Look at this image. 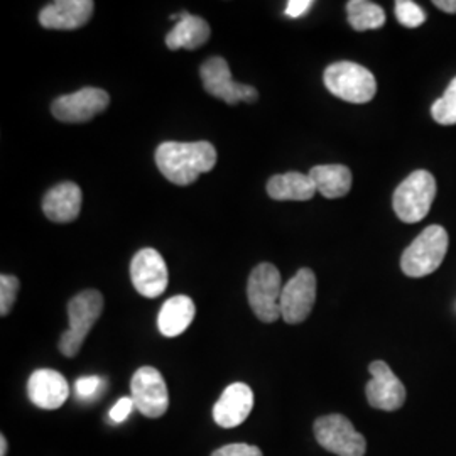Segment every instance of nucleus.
Returning <instances> with one entry per match:
<instances>
[{
  "label": "nucleus",
  "mask_w": 456,
  "mask_h": 456,
  "mask_svg": "<svg viewBox=\"0 0 456 456\" xmlns=\"http://www.w3.org/2000/svg\"><path fill=\"white\" fill-rule=\"evenodd\" d=\"M433 118L441 126H455L456 124V78L448 85L443 97L438 98L431 107Z\"/></svg>",
  "instance_id": "5701e85b"
},
{
  "label": "nucleus",
  "mask_w": 456,
  "mask_h": 456,
  "mask_svg": "<svg viewBox=\"0 0 456 456\" xmlns=\"http://www.w3.org/2000/svg\"><path fill=\"white\" fill-rule=\"evenodd\" d=\"M132 401L146 418L156 419L169 408V394L161 372L154 367H141L131 382Z\"/></svg>",
  "instance_id": "9d476101"
},
{
  "label": "nucleus",
  "mask_w": 456,
  "mask_h": 456,
  "mask_svg": "<svg viewBox=\"0 0 456 456\" xmlns=\"http://www.w3.org/2000/svg\"><path fill=\"white\" fill-rule=\"evenodd\" d=\"M212 456H264L261 448L245 444V443H235V444H227L213 452Z\"/></svg>",
  "instance_id": "bb28decb"
},
{
  "label": "nucleus",
  "mask_w": 456,
  "mask_h": 456,
  "mask_svg": "<svg viewBox=\"0 0 456 456\" xmlns=\"http://www.w3.org/2000/svg\"><path fill=\"white\" fill-rule=\"evenodd\" d=\"M348 22L355 31L379 29L386 24V12L380 5L369 0H350L346 4Z\"/></svg>",
  "instance_id": "4be33fe9"
},
{
  "label": "nucleus",
  "mask_w": 456,
  "mask_h": 456,
  "mask_svg": "<svg viewBox=\"0 0 456 456\" xmlns=\"http://www.w3.org/2000/svg\"><path fill=\"white\" fill-rule=\"evenodd\" d=\"M395 17H397L399 24H403L409 29H414V28L423 26L424 20H426V12L416 2L397 0L395 2Z\"/></svg>",
  "instance_id": "b1692460"
},
{
  "label": "nucleus",
  "mask_w": 456,
  "mask_h": 456,
  "mask_svg": "<svg viewBox=\"0 0 456 456\" xmlns=\"http://www.w3.org/2000/svg\"><path fill=\"white\" fill-rule=\"evenodd\" d=\"M435 196V176L424 169H418L397 186L392 198L394 212L404 224H418L431 210Z\"/></svg>",
  "instance_id": "7ed1b4c3"
},
{
  "label": "nucleus",
  "mask_w": 456,
  "mask_h": 456,
  "mask_svg": "<svg viewBox=\"0 0 456 456\" xmlns=\"http://www.w3.org/2000/svg\"><path fill=\"white\" fill-rule=\"evenodd\" d=\"M314 436L326 452L338 456H363L367 441L342 414H328L314 423Z\"/></svg>",
  "instance_id": "0eeeda50"
},
{
  "label": "nucleus",
  "mask_w": 456,
  "mask_h": 456,
  "mask_svg": "<svg viewBox=\"0 0 456 456\" xmlns=\"http://www.w3.org/2000/svg\"><path fill=\"white\" fill-rule=\"evenodd\" d=\"M316 301V276L314 273L303 267L294 274L282 289L281 296V318L289 323H303L314 306Z\"/></svg>",
  "instance_id": "1a4fd4ad"
},
{
  "label": "nucleus",
  "mask_w": 456,
  "mask_h": 456,
  "mask_svg": "<svg viewBox=\"0 0 456 456\" xmlns=\"http://www.w3.org/2000/svg\"><path fill=\"white\" fill-rule=\"evenodd\" d=\"M196 314V306L190 296H175L163 305L158 316V328L164 337L175 338L188 330Z\"/></svg>",
  "instance_id": "6ab92c4d"
},
{
  "label": "nucleus",
  "mask_w": 456,
  "mask_h": 456,
  "mask_svg": "<svg viewBox=\"0 0 456 456\" xmlns=\"http://www.w3.org/2000/svg\"><path fill=\"white\" fill-rule=\"evenodd\" d=\"M323 82L330 94L348 103H367L377 94L375 77L365 66L338 61L328 66Z\"/></svg>",
  "instance_id": "20e7f679"
},
{
  "label": "nucleus",
  "mask_w": 456,
  "mask_h": 456,
  "mask_svg": "<svg viewBox=\"0 0 456 456\" xmlns=\"http://www.w3.org/2000/svg\"><path fill=\"white\" fill-rule=\"evenodd\" d=\"M103 311V296L95 289H86L77 294L68 305L69 326L60 340V350L65 357L78 355L85 338L88 337L92 326L97 323Z\"/></svg>",
  "instance_id": "f03ea898"
},
{
  "label": "nucleus",
  "mask_w": 456,
  "mask_h": 456,
  "mask_svg": "<svg viewBox=\"0 0 456 456\" xmlns=\"http://www.w3.org/2000/svg\"><path fill=\"white\" fill-rule=\"evenodd\" d=\"M28 394L34 406L53 411L61 408L68 401L69 386L60 372L51 369H39L29 377Z\"/></svg>",
  "instance_id": "2eb2a0df"
},
{
  "label": "nucleus",
  "mask_w": 456,
  "mask_h": 456,
  "mask_svg": "<svg viewBox=\"0 0 456 456\" xmlns=\"http://www.w3.org/2000/svg\"><path fill=\"white\" fill-rule=\"evenodd\" d=\"M282 289L284 286L276 265L262 262L250 273L247 284L248 305L264 323H274L281 318Z\"/></svg>",
  "instance_id": "423d86ee"
},
{
  "label": "nucleus",
  "mask_w": 456,
  "mask_h": 456,
  "mask_svg": "<svg viewBox=\"0 0 456 456\" xmlns=\"http://www.w3.org/2000/svg\"><path fill=\"white\" fill-rule=\"evenodd\" d=\"M135 408L132 397H122L118 399V403L115 404L114 408L110 409L109 416L112 423H124L129 416H131L132 409Z\"/></svg>",
  "instance_id": "cd10ccee"
},
{
  "label": "nucleus",
  "mask_w": 456,
  "mask_h": 456,
  "mask_svg": "<svg viewBox=\"0 0 456 456\" xmlns=\"http://www.w3.org/2000/svg\"><path fill=\"white\" fill-rule=\"evenodd\" d=\"M131 277L135 291L144 297L161 296L169 282L166 262L156 248H142L134 256Z\"/></svg>",
  "instance_id": "ddd939ff"
},
{
  "label": "nucleus",
  "mask_w": 456,
  "mask_h": 456,
  "mask_svg": "<svg viewBox=\"0 0 456 456\" xmlns=\"http://www.w3.org/2000/svg\"><path fill=\"white\" fill-rule=\"evenodd\" d=\"M17 293H19V279L16 276H0V314L7 316L14 303H16Z\"/></svg>",
  "instance_id": "393cba45"
},
{
  "label": "nucleus",
  "mask_w": 456,
  "mask_h": 456,
  "mask_svg": "<svg viewBox=\"0 0 456 456\" xmlns=\"http://www.w3.org/2000/svg\"><path fill=\"white\" fill-rule=\"evenodd\" d=\"M438 9L448 14H456V0H435L433 2Z\"/></svg>",
  "instance_id": "c756f323"
},
{
  "label": "nucleus",
  "mask_w": 456,
  "mask_h": 456,
  "mask_svg": "<svg viewBox=\"0 0 456 456\" xmlns=\"http://www.w3.org/2000/svg\"><path fill=\"white\" fill-rule=\"evenodd\" d=\"M448 250V233L441 225L424 228L401 257V269L408 277L433 274Z\"/></svg>",
  "instance_id": "39448f33"
},
{
  "label": "nucleus",
  "mask_w": 456,
  "mask_h": 456,
  "mask_svg": "<svg viewBox=\"0 0 456 456\" xmlns=\"http://www.w3.org/2000/svg\"><path fill=\"white\" fill-rule=\"evenodd\" d=\"M311 7H313L311 0H291V2H288V7L284 12H286V16L297 19V17L305 16Z\"/></svg>",
  "instance_id": "c85d7f7f"
},
{
  "label": "nucleus",
  "mask_w": 456,
  "mask_h": 456,
  "mask_svg": "<svg viewBox=\"0 0 456 456\" xmlns=\"http://www.w3.org/2000/svg\"><path fill=\"white\" fill-rule=\"evenodd\" d=\"M173 19L180 20L166 36L167 48L173 51L181 48L198 49L210 39L212 29L205 19L191 16L188 12H181L180 16H173Z\"/></svg>",
  "instance_id": "a211bd4d"
},
{
  "label": "nucleus",
  "mask_w": 456,
  "mask_h": 456,
  "mask_svg": "<svg viewBox=\"0 0 456 456\" xmlns=\"http://www.w3.org/2000/svg\"><path fill=\"white\" fill-rule=\"evenodd\" d=\"M308 175L316 186V191L328 200L342 198L352 190V173L342 164L314 166Z\"/></svg>",
  "instance_id": "412c9836"
},
{
  "label": "nucleus",
  "mask_w": 456,
  "mask_h": 456,
  "mask_svg": "<svg viewBox=\"0 0 456 456\" xmlns=\"http://www.w3.org/2000/svg\"><path fill=\"white\" fill-rule=\"evenodd\" d=\"M369 370L372 375L365 387L369 404L387 412L403 408L406 403V387L392 372L391 367L382 360H375L369 365Z\"/></svg>",
  "instance_id": "f8f14e48"
},
{
  "label": "nucleus",
  "mask_w": 456,
  "mask_h": 456,
  "mask_svg": "<svg viewBox=\"0 0 456 456\" xmlns=\"http://www.w3.org/2000/svg\"><path fill=\"white\" fill-rule=\"evenodd\" d=\"M102 386H103L102 377H98V375H85V377H80L75 382V394H77L78 399L88 401V399H94L97 395L100 389H102Z\"/></svg>",
  "instance_id": "a878e982"
},
{
  "label": "nucleus",
  "mask_w": 456,
  "mask_h": 456,
  "mask_svg": "<svg viewBox=\"0 0 456 456\" xmlns=\"http://www.w3.org/2000/svg\"><path fill=\"white\" fill-rule=\"evenodd\" d=\"M7 450H9V444H7L5 436L2 435V436H0V456L7 455Z\"/></svg>",
  "instance_id": "7c9ffc66"
},
{
  "label": "nucleus",
  "mask_w": 456,
  "mask_h": 456,
  "mask_svg": "<svg viewBox=\"0 0 456 456\" xmlns=\"http://www.w3.org/2000/svg\"><path fill=\"white\" fill-rule=\"evenodd\" d=\"M110 103V97L102 88H82L75 94L58 97L53 105L51 112L54 118L68 122V124H82L92 120L95 115L103 112Z\"/></svg>",
  "instance_id": "9b49d317"
},
{
  "label": "nucleus",
  "mask_w": 456,
  "mask_h": 456,
  "mask_svg": "<svg viewBox=\"0 0 456 456\" xmlns=\"http://www.w3.org/2000/svg\"><path fill=\"white\" fill-rule=\"evenodd\" d=\"M316 193L310 175L291 171L276 175L267 181V195L277 201H308Z\"/></svg>",
  "instance_id": "aec40b11"
},
{
  "label": "nucleus",
  "mask_w": 456,
  "mask_h": 456,
  "mask_svg": "<svg viewBox=\"0 0 456 456\" xmlns=\"http://www.w3.org/2000/svg\"><path fill=\"white\" fill-rule=\"evenodd\" d=\"M200 77L205 90L213 97L227 102L228 105H237L239 102L254 103L259 98L254 86L232 80L228 63L220 56L207 60L200 68Z\"/></svg>",
  "instance_id": "6e6552de"
},
{
  "label": "nucleus",
  "mask_w": 456,
  "mask_h": 456,
  "mask_svg": "<svg viewBox=\"0 0 456 456\" xmlns=\"http://www.w3.org/2000/svg\"><path fill=\"white\" fill-rule=\"evenodd\" d=\"M254 408V392L244 384H230L216 404L213 406V419L220 428H237L244 423Z\"/></svg>",
  "instance_id": "4468645a"
},
{
  "label": "nucleus",
  "mask_w": 456,
  "mask_h": 456,
  "mask_svg": "<svg viewBox=\"0 0 456 456\" xmlns=\"http://www.w3.org/2000/svg\"><path fill=\"white\" fill-rule=\"evenodd\" d=\"M82 210V190L75 183H60L51 188L43 200V212L51 222L69 224Z\"/></svg>",
  "instance_id": "f3484780"
},
{
  "label": "nucleus",
  "mask_w": 456,
  "mask_h": 456,
  "mask_svg": "<svg viewBox=\"0 0 456 456\" xmlns=\"http://www.w3.org/2000/svg\"><path fill=\"white\" fill-rule=\"evenodd\" d=\"M156 164L164 178L178 186L195 183L200 175L210 173L216 164V151L207 141L163 142L156 151Z\"/></svg>",
  "instance_id": "f257e3e1"
},
{
  "label": "nucleus",
  "mask_w": 456,
  "mask_h": 456,
  "mask_svg": "<svg viewBox=\"0 0 456 456\" xmlns=\"http://www.w3.org/2000/svg\"><path fill=\"white\" fill-rule=\"evenodd\" d=\"M92 0H58L39 12V22L46 29H78L94 14Z\"/></svg>",
  "instance_id": "dca6fc26"
}]
</instances>
